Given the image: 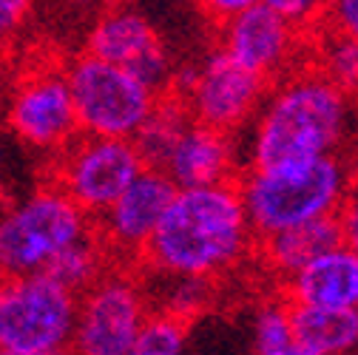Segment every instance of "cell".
I'll return each mask as SVG.
<instances>
[{
	"instance_id": "obj_12",
	"label": "cell",
	"mask_w": 358,
	"mask_h": 355,
	"mask_svg": "<svg viewBox=\"0 0 358 355\" xmlns=\"http://www.w3.org/2000/svg\"><path fill=\"white\" fill-rule=\"evenodd\" d=\"M6 125L20 143L37 151L57 154L63 145H69L80 134V125L66 71L29 74L9 100Z\"/></svg>"
},
{
	"instance_id": "obj_4",
	"label": "cell",
	"mask_w": 358,
	"mask_h": 355,
	"mask_svg": "<svg viewBox=\"0 0 358 355\" xmlns=\"http://www.w3.org/2000/svg\"><path fill=\"white\" fill-rule=\"evenodd\" d=\"M80 296L49 273H0V352L57 355L71 349Z\"/></svg>"
},
{
	"instance_id": "obj_5",
	"label": "cell",
	"mask_w": 358,
	"mask_h": 355,
	"mask_svg": "<svg viewBox=\"0 0 358 355\" xmlns=\"http://www.w3.org/2000/svg\"><path fill=\"white\" fill-rule=\"evenodd\" d=\"M92 231L94 219L66 191L40 188L0 216V273H37Z\"/></svg>"
},
{
	"instance_id": "obj_2",
	"label": "cell",
	"mask_w": 358,
	"mask_h": 355,
	"mask_svg": "<svg viewBox=\"0 0 358 355\" xmlns=\"http://www.w3.org/2000/svg\"><path fill=\"white\" fill-rule=\"evenodd\" d=\"M253 245L256 236L236 182L176 188L140 261L154 270L219 279Z\"/></svg>"
},
{
	"instance_id": "obj_30",
	"label": "cell",
	"mask_w": 358,
	"mask_h": 355,
	"mask_svg": "<svg viewBox=\"0 0 358 355\" xmlns=\"http://www.w3.org/2000/svg\"><path fill=\"white\" fill-rule=\"evenodd\" d=\"M355 310H358V304H355Z\"/></svg>"
},
{
	"instance_id": "obj_15",
	"label": "cell",
	"mask_w": 358,
	"mask_h": 355,
	"mask_svg": "<svg viewBox=\"0 0 358 355\" xmlns=\"http://www.w3.org/2000/svg\"><path fill=\"white\" fill-rule=\"evenodd\" d=\"M290 304L355 307L358 304V253L344 242L319 253L285 276Z\"/></svg>"
},
{
	"instance_id": "obj_6",
	"label": "cell",
	"mask_w": 358,
	"mask_h": 355,
	"mask_svg": "<svg viewBox=\"0 0 358 355\" xmlns=\"http://www.w3.org/2000/svg\"><path fill=\"white\" fill-rule=\"evenodd\" d=\"M69 92L83 134L131 140L157 103V92L128 68L92 52L80 55L69 68Z\"/></svg>"
},
{
	"instance_id": "obj_3",
	"label": "cell",
	"mask_w": 358,
	"mask_h": 355,
	"mask_svg": "<svg viewBox=\"0 0 358 355\" xmlns=\"http://www.w3.org/2000/svg\"><path fill=\"white\" fill-rule=\"evenodd\" d=\"M352 176L355 168L344 154H327L242 168L236 185L253 236L264 239L338 213Z\"/></svg>"
},
{
	"instance_id": "obj_24",
	"label": "cell",
	"mask_w": 358,
	"mask_h": 355,
	"mask_svg": "<svg viewBox=\"0 0 358 355\" xmlns=\"http://www.w3.org/2000/svg\"><path fill=\"white\" fill-rule=\"evenodd\" d=\"M259 3H264L267 9H273L276 15L290 20L293 26L307 29V26L322 23L327 0H259Z\"/></svg>"
},
{
	"instance_id": "obj_20",
	"label": "cell",
	"mask_w": 358,
	"mask_h": 355,
	"mask_svg": "<svg viewBox=\"0 0 358 355\" xmlns=\"http://www.w3.org/2000/svg\"><path fill=\"white\" fill-rule=\"evenodd\" d=\"M108 259H111L108 250L103 247V242L92 231L88 236L63 247L46 268H43V273H49L55 282H60L63 287H69L71 293L80 296L108 270Z\"/></svg>"
},
{
	"instance_id": "obj_19",
	"label": "cell",
	"mask_w": 358,
	"mask_h": 355,
	"mask_svg": "<svg viewBox=\"0 0 358 355\" xmlns=\"http://www.w3.org/2000/svg\"><path fill=\"white\" fill-rule=\"evenodd\" d=\"M191 111L185 106V100L176 92H162L151 108V114L145 117V122L137 128L134 134V145H137L140 157L145 165L162 168V162L168 159L173 143L179 140V134L188 128L191 122Z\"/></svg>"
},
{
	"instance_id": "obj_26",
	"label": "cell",
	"mask_w": 358,
	"mask_h": 355,
	"mask_svg": "<svg viewBox=\"0 0 358 355\" xmlns=\"http://www.w3.org/2000/svg\"><path fill=\"white\" fill-rule=\"evenodd\" d=\"M338 225H341V242L358 253V173L344 194V202L338 208Z\"/></svg>"
},
{
	"instance_id": "obj_11",
	"label": "cell",
	"mask_w": 358,
	"mask_h": 355,
	"mask_svg": "<svg viewBox=\"0 0 358 355\" xmlns=\"http://www.w3.org/2000/svg\"><path fill=\"white\" fill-rule=\"evenodd\" d=\"M85 52L128 68L157 94L168 92L171 85L173 66L165 52V43L159 40L154 23L131 3L108 6L100 15L94 29L88 31Z\"/></svg>"
},
{
	"instance_id": "obj_14",
	"label": "cell",
	"mask_w": 358,
	"mask_h": 355,
	"mask_svg": "<svg viewBox=\"0 0 358 355\" xmlns=\"http://www.w3.org/2000/svg\"><path fill=\"white\" fill-rule=\"evenodd\" d=\"M242 168L245 165L236 134L210 128L196 119L188 122V128L173 143L168 159L162 162V171L173 180L176 188L236 182Z\"/></svg>"
},
{
	"instance_id": "obj_27",
	"label": "cell",
	"mask_w": 358,
	"mask_h": 355,
	"mask_svg": "<svg viewBox=\"0 0 358 355\" xmlns=\"http://www.w3.org/2000/svg\"><path fill=\"white\" fill-rule=\"evenodd\" d=\"M31 0H0V40L12 37L29 17Z\"/></svg>"
},
{
	"instance_id": "obj_23",
	"label": "cell",
	"mask_w": 358,
	"mask_h": 355,
	"mask_svg": "<svg viewBox=\"0 0 358 355\" xmlns=\"http://www.w3.org/2000/svg\"><path fill=\"white\" fill-rule=\"evenodd\" d=\"M188 347V321L162 310H148L134 341V355H176Z\"/></svg>"
},
{
	"instance_id": "obj_21",
	"label": "cell",
	"mask_w": 358,
	"mask_h": 355,
	"mask_svg": "<svg viewBox=\"0 0 358 355\" xmlns=\"http://www.w3.org/2000/svg\"><path fill=\"white\" fill-rule=\"evenodd\" d=\"M316 52H319V71L333 80L338 88H344L347 94H358V40L333 31V29H322L319 43H316Z\"/></svg>"
},
{
	"instance_id": "obj_7",
	"label": "cell",
	"mask_w": 358,
	"mask_h": 355,
	"mask_svg": "<svg viewBox=\"0 0 358 355\" xmlns=\"http://www.w3.org/2000/svg\"><path fill=\"white\" fill-rule=\"evenodd\" d=\"M267 88L264 77L236 63L228 52H210L196 68L173 71L168 92H176L185 100L191 117L210 128L236 134L250 125L256 117Z\"/></svg>"
},
{
	"instance_id": "obj_22",
	"label": "cell",
	"mask_w": 358,
	"mask_h": 355,
	"mask_svg": "<svg viewBox=\"0 0 358 355\" xmlns=\"http://www.w3.org/2000/svg\"><path fill=\"white\" fill-rule=\"evenodd\" d=\"M253 349L259 355H296L290 301H267L256 310Z\"/></svg>"
},
{
	"instance_id": "obj_25",
	"label": "cell",
	"mask_w": 358,
	"mask_h": 355,
	"mask_svg": "<svg viewBox=\"0 0 358 355\" xmlns=\"http://www.w3.org/2000/svg\"><path fill=\"white\" fill-rule=\"evenodd\" d=\"M322 23L333 31L358 40V0H327Z\"/></svg>"
},
{
	"instance_id": "obj_18",
	"label": "cell",
	"mask_w": 358,
	"mask_h": 355,
	"mask_svg": "<svg viewBox=\"0 0 358 355\" xmlns=\"http://www.w3.org/2000/svg\"><path fill=\"white\" fill-rule=\"evenodd\" d=\"M148 273H154V284L151 287L143 284L148 310H162V313H171L191 324L216 298V279L210 276L168 273V270H154V268H148Z\"/></svg>"
},
{
	"instance_id": "obj_10",
	"label": "cell",
	"mask_w": 358,
	"mask_h": 355,
	"mask_svg": "<svg viewBox=\"0 0 358 355\" xmlns=\"http://www.w3.org/2000/svg\"><path fill=\"white\" fill-rule=\"evenodd\" d=\"M173 194L176 185L162 168L145 165L134 176L125 191L94 219V233L108 256L140 261Z\"/></svg>"
},
{
	"instance_id": "obj_17",
	"label": "cell",
	"mask_w": 358,
	"mask_h": 355,
	"mask_svg": "<svg viewBox=\"0 0 358 355\" xmlns=\"http://www.w3.org/2000/svg\"><path fill=\"white\" fill-rule=\"evenodd\" d=\"M256 242L262 247L264 261L271 264V270L279 276H290L310 259L341 245V225H338V216L333 213L313 222H301V225H293L287 231H279Z\"/></svg>"
},
{
	"instance_id": "obj_8",
	"label": "cell",
	"mask_w": 358,
	"mask_h": 355,
	"mask_svg": "<svg viewBox=\"0 0 358 355\" xmlns=\"http://www.w3.org/2000/svg\"><path fill=\"white\" fill-rule=\"evenodd\" d=\"M145 168L134 140L80 134L57 151L55 185L97 219Z\"/></svg>"
},
{
	"instance_id": "obj_1",
	"label": "cell",
	"mask_w": 358,
	"mask_h": 355,
	"mask_svg": "<svg viewBox=\"0 0 358 355\" xmlns=\"http://www.w3.org/2000/svg\"><path fill=\"white\" fill-rule=\"evenodd\" d=\"M248 128L245 168L341 154L355 134V103L319 68H293L271 82Z\"/></svg>"
},
{
	"instance_id": "obj_29",
	"label": "cell",
	"mask_w": 358,
	"mask_h": 355,
	"mask_svg": "<svg viewBox=\"0 0 358 355\" xmlns=\"http://www.w3.org/2000/svg\"><path fill=\"white\" fill-rule=\"evenodd\" d=\"M71 3H77V6H97V3H106V0H71Z\"/></svg>"
},
{
	"instance_id": "obj_13",
	"label": "cell",
	"mask_w": 358,
	"mask_h": 355,
	"mask_svg": "<svg viewBox=\"0 0 358 355\" xmlns=\"http://www.w3.org/2000/svg\"><path fill=\"white\" fill-rule=\"evenodd\" d=\"M219 26V49L228 52L245 68L264 77L267 82L293 71L301 49V29L259 0Z\"/></svg>"
},
{
	"instance_id": "obj_9",
	"label": "cell",
	"mask_w": 358,
	"mask_h": 355,
	"mask_svg": "<svg viewBox=\"0 0 358 355\" xmlns=\"http://www.w3.org/2000/svg\"><path fill=\"white\" fill-rule=\"evenodd\" d=\"M145 316L148 298L143 282L106 270L80 293L71 349L85 355H131Z\"/></svg>"
},
{
	"instance_id": "obj_28",
	"label": "cell",
	"mask_w": 358,
	"mask_h": 355,
	"mask_svg": "<svg viewBox=\"0 0 358 355\" xmlns=\"http://www.w3.org/2000/svg\"><path fill=\"white\" fill-rule=\"evenodd\" d=\"M196 3H199L202 15H205L208 20H213V23H225V20L234 17L236 12L253 6L256 0H196Z\"/></svg>"
},
{
	"instance_id": "obj_16",
	"label": "cell",
	"mask_w": 358,
	"mask_h": 355,
	"mask_svg": "<svg viewBox=\"0 0 358 355\" xmlns=\"http://www.w3.org/2000/svg\"><path fill=\"white\" fill-rule=\"evenodd\" d=\"M296 355H338L358 347L355 307L290 304Z\"/></svg>"
}]
</instances>
